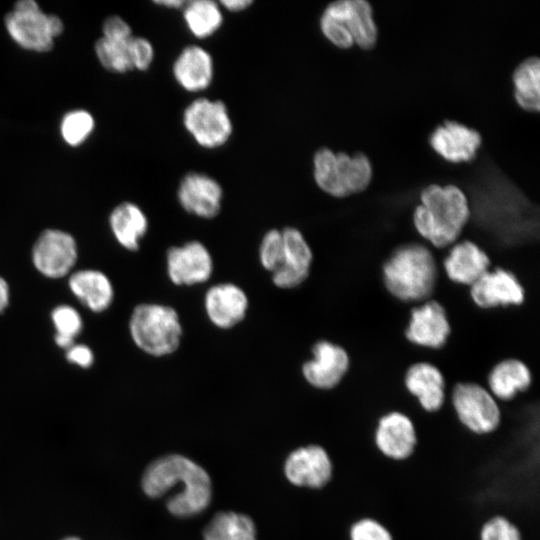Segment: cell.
Masks as SVG:
<instances>
[{
    "instance_id": "cell-5",
    "label": "cell",
    "mask_w": 540,
    "mask_h": 540,
    "mask_svg": "<svg viewBox=\"0 0 540 540\" xmlns=\"http://www.w3.org/2000/svg\"><path fill=\"white\" fill-rule=\"evenodd\" d=\"M312 164L316 185L336 198L364 191L372 179L371 162L361 152L350 156L345 152H334L321 147L315 151Z\"/></svg>"
},
{
    "instance_id": "cell-9",
    "label": "cell",
    "mask_w": 540,
    "mask_h": 540,
    "mask_svg": "<svg viewBox=\"0 0 540 540\" xmlns=\"http://www.w3.org/2000/svg\"><path fill=\"white\" fill-rule=\"evenodd\" d=\"M373 445L380 456L390 462L410 460L419 445L418 431L412 418L399 410L382 414L374 427Z\"/></svg>"
},
{
    "instance_id": "cell-30",
    "label": "cell",
    "mask_w": 540,
    "mask_h": 540,
    "mask_svg": "<svg viewBox=\"0 0 540 540\" xmlns=\"http://www.w3.org/2000/svg\"><path fill=\"white\" fill-rule=\"evenodd\" d=\"M129 40L117 41L101 36L95 42L94 51L103 68L119 74L133 71L128 46Z\"/></svg>"
},
{
    "instance_id": "cell-19",
    "label": "cell",
    "mask_w": 540,
    "mask_h": 540,
    "mask_svg": "<svg viewBox=\"0 0 540 540\" xmlns=\"http://www.w3.org/2000/svg\"><path fill=\"white\" fill-rule=\"evenodd\" d=\"M248 307L247 294L234 283L215 284L204 296L205 313L209 321L220 329H231L242 322Z\"/></svg>"
},
{
    "instance_id": "cell-12",
    "label": "cell",
    "mask_w": 540,
    "mask_h": 540,
    "mask_svg": "<svg viewBox=\"0 0 540 540\" xmlns=\"http://www.w3.org/2000/svg\"><path fill=\"white\" fill-rule=\"evenodd\" d=\"M284 473L297 487L321 489L334 474V464L328 451L321 445L309 444L293 450L285 460Z\"/></svg>"
},
{
    "instance_id": "cell-26",
    "label": "cell",
    "mask_w": 540,
    "mask_h": 540,
    "mask_svg": "<svg viewBox=\"0 0 540 540\" xmlns=\"http://www.w3.org/2000/svg\"><path fill=\"white\" fill-rule=\"evenodd\" d=\"M109 226L114 238L123 248L136 251L148 231L149 221L140 206L124 201L111 211Z\"/></svg>"
},
{
    "instance_id": "cell-35",
    "label": "cell",
    "mask_w": 540,
    "mask_h": 540,
    "mask_svg": "<svg viewBox=\"0 0 540 540\" xmlns=\"http://www.w3.org/2000/svg\"><path fill=\"white\" fill-rule=\"evenodd\" d=\"M348 540H395L391 529L376 517L355 519L348 529Z\"/></svg>"
},
{
    "instance_id": "cell-23",
    "label": "cell",
    "mask_w": 540,
    "mask_h": 540,
    "mask_svg": "<svg viewBox=\"0 0 540 540\" xmlns=\"http://www.w3.org/2000/svg\"><path fill=\"white\" fill-rule=\"evenodd\" d=\"M443 264L451 281L471 286L489 270L490 259L476 243L464 240L453 244Z\"/></svg>"
},
{
    "instance_id": "cell-31",
    "label": "cell",
    "mask_w": 540,
    "mask_h": 540,
    "mask_svg": "<svg viewBox=\"0 0 540 540\" xmlns=\"http://www.w3.org/2000/svg\"><path fill=\"white\" fill-rule=\"evenodd\" d=\"M51 320L56 330L54 340L58 347L67 350L83 328L79 312L70 305H59L51 312Z\"/></svg>"
},
{
    "instance_id": "cell-38",
    "label": "cell",
    "mask_w": 540,
    "mask_h": 540,
    "mask_svg": "<svg viewBox=\"0 0 540 540\" xmlns=\"http://www.w3.org/2000/svg\"><path fill=\"white\" fill-rule=\"evenodd\" d=\"M132 36V28L122 17L111 15L104 20L102 37L111 40L126 41Z\"/></svg>"
},
{
    "instance_id": "cell-6",
    "label": "cell",
    "mask_w": 540,
    "mask_h": 540,
    "mask_svg": "<svg viewBox=\"0 0 540 540\" xmlns=\"http://www.w3.org/2000/svg\"><path fill=\"white\" fill-rule=\"evenodd\" d=\"M5 29L21 48L38 53L50 51L64 30L60 17L44 13L33 0H20L5 15Z\"/></svg>"
},
{
    "instance_id": "cell-39",
    "label": "cell",
    "mask_w": 540,
    "mask_h": 540,
    "mask_svg": "<svg viewBox=\"0 0 540 540\" xmlns=\"http://www.w3.org/2000/svg\"><path fill=\"white\" fill-rule=\"evenodd\" d=\"M68 362L81 368H89L94 361L92 350L84 344L74 343L65 353Z\"/></svg>"
},
{
    "instance_id": "cell-25",
    "label": "cell",
    "mask_w": 540,
    "mask_h": 540,
    "mask_svg": "<svg viewBox=\"0 0 540 540\" xmlns=\"http://www.w3.org/2000/svg\"><path fill=\"white\" fill-rule=\"evenodd\" d=\"M487 383L489 392L496 400L507 402L531 386L532 374L523 361L507 358L491 369Z\"/></svg>"
},
{
    "instance_id": "cell-15",
    "label": "cell",
    "mask_w": 540,
    "mask_h": 540,
    "mask_svg": "<svg viewBox=\"0 0 540 540\" xmlns=\"http://www.w3.org/2000/svg\"><path fill=\"white\" fill-rule=\"evenodd\" d=\"M284 255L281 266L272 274L273 284L281 289H292L301 285L309 276L313 261L310 245L302 232L292 226L281 230Z\"/></svg>"
},
{
    "instance_id": "cell-8",
    "label": "cell",
    "mask_w": 540,
    "mask_h": 540,
    "mask_svg": "<svg viewBox=\"0 0 540 540\" xmlns=\"http://www.w3.org/2000/svg\"><path fill=\"white\" fill-rule=\"evenodd\" d=\"M454 414L468 432L486 436L496 432L502 421L497 400L488 389L475 382H459L451 391Z\"/></svg>"
},
{
    "instance_id": "cell-27",
    "label": "cell",
    "mask_w": 540,
    "mask_h": 540,
    "mask_svg": "<svg viewBox=\"0 0 540 540\" xmlns=\"http://www.w3.org/2000/svg\"><path fill=\"white\" fill-rule=\"evenodd\" d=\"M181 11L188 32L199 40L214 36L224 23L223 10L213 0L186 1Z\"/></svg>"
},
{
    "instance_id": "cell-18",
    "label": "cell",
    "mask_w": 540,
    "mask_h": 540,
    "mask_svg": "<svg viewBox=\"0 0 540 540\" xmlns=\"http://www.w3.org/2000/svg\"><path fill=\"white\" fill-rule=\"evenodd\" d=\"M470 296L480 308L520 305L525 291L517 277L503 268L486 271L470 286Z\"/></svg>"
},
{
    "instance_id": "cell-11",
    "label": "cell",
    "mask_w": 540,
    "mask_h": 540,
    "mask_svg": "<svg viewBox=\"0 0 540 540\" xmlns=\"http://www.w3.org/2000/svg\"><path fill=\"white\" fill-rule=\"evenodd\" d=\"M176 196L179 205L188 214L213 219L221 211L224 190L213 176L200 171H189L180 178Z\"/></svg>"
},
{
    "instance_id": "cell-2",
    "label": "cell",
    "mask_w": 540,
    "mask_h": 540,
    "mask_svg": "<svg viewBox=\"0 0 540 540\" xmlns=\"http://www.w3.org/2000/svg\"><path fill=\"white\" fill-rule=\"evenodd\" d=\"M420 200L413 213L417 232L437 248L455 244L471 215L465 193L452 184H431L422 190Z\"/></svg>"
},
{
    "instance_id": "cell-33",
    "label": "cell",
    "mask_w": 540,
    "mask_h": 540,
    "mask_svg": "<svg viewBox=\"0 0 540 540\" xmlns=\"http://www.w3.org/2000/svg\"><path fill=\"white\" fill-rule=\"evenodd\" d=\"M478 540H524L518 525L508 516L496 513L485 519L478 530Z\"/></svg>"
},
{
    "instance_id": "cell-16",
    "label": "cell",
    "mask_w": 540,
    "mask_h": 540,
    "mask_svg": "<svg viewBox=\"0 0 540 540\" xmlns=\"http://www.w3.org/2000/svg\"><path fill=\"white\" fill-rule=\"evenodd\" d=\"M171 72L181 89L189 93H201L207 90L214 80L213 56L201 45H186L173 60Z\"/></svg>"
},
{
    "instance_id": "cell-28",
    "label": "cell",
    "mask_w": 540,
    "mask_h": 540,
    "mask_svg": "<svg viewBox=\"0 0 540 540\" xmlns=\"http://www.w3.org/2000/svg\"><path fill=\"white\" fill-rule=\"evenodd\" d=\"M203 540H257L254 521L243 513H217L206 525Z\"/></svg>"
},
{
    "instance_id": "cell-22",
    "label": "cell",
    "mask_w": 540,
    "mask_h": 540,
    "mask_svg": "<svg viewBox=\"0 0 540 540\" xmlns=\"http://www.w3.org/2000/svg\"><path fill=\"white\" fill-rule=\"evenodd\" d=\"M406 390L427 413L440 411L446 400V383L441 371L431 363L412 364L404 376Z\"/></svg>"
},
{
    "instance_id": "cell-13",
    "label": "cell",
    "mask_w": 540,
    "mask_h": 540,
    "mask_svg": "<svg viewBox=\"0 0 540 540\" xmlns=\"http://www.w3.org/2000/svg\"><path fill=\"white\" fill-rule=\"evenodd\" d=\"M214 262L207 247L198 240L172 246L166 252V271L176 286L202 284L213 274Z\"/></svg>"
},
{
    "instance_id": "cell-32",
    "label": "cell",
    "mask_w": 540,
    "mask_h": 540,
    "mask_svg": "<svg viewBox=\"0 0 540 540\" xmlns=\"http://www.w3.org/2000/svg\"><path fill=\"white\" fill-rule=\"evenodd\" d=\"M95 120L93 115L84 109L68 111L60 122V135L63 141L71 146L82 145L93 133Z\"/></svg>"
},
{
    "instance_id": "cell-3",
    "label": "cell",
    "mask_w": 540,
    "mask_h": 540,
    "mask_svg": "<svg viewBox=\"0 0 540 540\" xmlns=\"http://www.w3.org/2000/svg\"><path fill=\"white\" fill-rule=\"evenodd\" d=\"M382 276L392 296L404 302H418L432 295L438 269L430 249L419 243H406L384 262Z\"/></svg>"
},
{
    "instance_id": "cell-34",
    "label": "cell",
    "mask_w": 540,
    "mask_h": 540,
    "mask_svg": "<svg viewBox=\"0 0 540 540\" xmlns=\"http://www.w3.org/2000/svg\"><path fill=\"white\" fill-rule=\"evenodd\" d=\"M283 255L284 243L281 230L274 228L266 231L259 246L261 266L266 271L273 273L281 266Z\"/></svg>"
},
{
    "instance_id": "cell-36",
    "label": "cell",
    "mask_w": 540,
    "mask_h": 540,
    "mask_svg": "<svg viewBox=\"0 0 540 540\" xmlns=\"http://www.w3.org/2000/svg\"><path fill=\"white\" fill-rule=\"evenodd\" d=\"M128 46L133 71H147L155 58V49L151 41L145 37L133 35Z\"/></svg>"
},
{
    "instance_id": "cell-1",
    "label": "cell",
    "mask_w": 540,
    "mask_h": 540,
    "mask_svg": "<svg viewBox=\"0 0 540 540\" xmlns=\"http://www.w3.org/2000/svg\"><path fill=\"white\" fill-rule=\"evenodd\" d=\"M144 493L166 499L167 510L180 518L203 512L212 498V483L206 470L180 454L162 456L151 462L141 478Z\"/></svg>"
},
{
    "instance_id": "cell-17",
    "label": "cell",
    "mask_w": 540,
    "mask_h": 540,
    "mask_svg": "<svg viewBox=\"0 0 540 540\" xmlns=\"http://www.w3.org/2000/svg\"><path fill=\"white\" fill-rule=\"evenodd\" d=\"M451 333L445 308L435 300L425 301L411 310L405 330L408 341L418 346L439 349Z\"/></svg>"
},
{
    "instance_id": "cell-20",
    "label": "cell",
    "mask_w": 540,
    "mask_h": 540,
    "mask_svg": "<svg viewBox=\"0 0 540 540\" xmlns=\"http://www.w3.org/2000/svg\"><path fill=\"white\" fill-rule=\"evenodd\" d=\"M433 150L452 163L473 161L481 146L480 133L456 121H445L429 136Z\"/></svg>"
},
{
    "instance_id": "cell-43",
    "label": "cell",
    "mask_w": 540,
    "mask_h": 540,
    "mask_svg": "<svg viewBox=\"0 0 540 540\" xmlns=\"http://www.w3.org/2000/svg\"><path fill=\"white\" fill-rule=\"evenodd\" d=\"M62 540H81V539L78 538V537L72 536V537H66V538H64V539H62Z\"/></svg>"
},
{
    "instance_id": "cell-37",
    "label": "cell",
    "mask_w": 540,
    "mask_h": 540,
    "mask_svg": "<svg viewBox=\"0 0 540 540\" xmlns=\"http://www.w3.org/2000/svg\"><path fill=\"white\" fill-rule=\"evenodd\" d=\"M319 26L324 37L336 47L346 49L354 44L347 28L337 19L322 13Z\"/></svg>"
},
{
    "instance_id": "cell-40",
    "label": "cell",
    "mask_w": 540,
    "mask_h": 540,
    "mask_svg": "<svg viewBox=\"0 0 540 540\" xmlns=\"http://www.w3.org/2000/svg\"><path fill=\"white\" fill-rule=\"evenodd\" d=\"M219 4L222 10L229 11L231 13H240L247 10L253 5L251 0H221Z\"/></svg>"
},
{
    "instance_id": "cell-10",
    "label": "cell",
    "mask_w": 540,
    "mask_h": 540,
    "mask_svg": "<svg viewBox=\"0 0 540 540\" xmlns=\"http://www.w3.org/2000/svg\"><path fill=\"white\" fill-rule=\"evenodd\" d=\"M78 258L74 237L59 229H46L32 247L34 267L47 278L58 279L70 273Z\"/></svg>"
},
{
    "instance_id": "cell-14",
    "label": "cell",
    "mask_w": 540,
    "mask_h": 540,
    "mask_svg": "<svg viewBox=\"0 0 540 540\" xmlns=\"http://www.w3.org/2000/svg\"><path fill=\"white\" fill-rule=\"evenodd\" d=\"M350 367L347 351L328 340H319L312 347V358L301 368L306 382L319 390L337 387Z\"/></svg>"
},
{
    "instance_id": "cell-42",
    "label": "cell",
    "mask_w": 540,
    "mask_h": 540,
    "mask_svg": "<svg viewBox=\"0 0 540 540\" xmlns=\"http://www.w3.org/2000/svg\"><path fill=\"white\" fill-rule=\"evenodd\" d=\"M185 3L186 1H183V0L154 1V4L157 6L164 7L166 9H176V10H182Z\"/></svg>"
},
{
    "instance_id": "cell-21",
    "label": "cell",
    "mask_w": 540,
    "mask_h": 540,
    "mask_svg": "<svg viewBox=\"0 0 540 540\" xmlns=\"http://www.w3.org/2000/svg\"><path fill=\"white\" fill-rule=\"evenodd\" d=\"M323 13L343 23L354 43L360 48L371 49L375 46L378 29L369 2L365 0H338L329 3Z\"/></svg>"
},
{
    "instance_id": "cell-29",
    "label": "cell",
    "mask_w": 540,
    "mask_h": 540,
    "mask_svg": "<svg viewBox=\"0 0 540 540\" xmlns=\"http://www.w3.org/2000/svg\"><path fill=\"white\" fill-rule=\"evenodd\" d=\"M514 97L517 104L529 112L540 109V61L529 57L522 61L512 75Z\"/></svg>"
},
{
    "instance_id": "cell-4",
    "label": "cell",
    "mask_w": 540,
    "mask_h": 540,
    "mask_svg": "<svg viewBox=\"0 0 540 540\" xmlns=\"http://www.w3.org/2000/svg\"><path fill=\"white\" fill-rule=\"evenodd\" d=\"M134 344L154 357L173 354L180 346L183 327L178 312L159 303L137 305L129 319Z\"/></svg>"
},
{
    "instance_id": "cell-41",
    "label": "cell",
    "mask_w": 540,
    "mask_h": 540,
    "mask_svg": "<svg viewBox=\"0 0 540 540\" xmlns=\"http://www.w3.org/2000/svg\"><path fill=\"white\" fill-rule=\"evenodd\" d=\"M10 291L6 280L0 277V313H2L9 304Z\"/></svg>"
},
{
    "instance_id": "cell-24",
    "label": "cell",
    "mask_w": 540,
    "mask_h": 540,
    "mask_svg": "<svg viewBox=\"0 0 540 540\" xmlns=\"http://www.w3.org/2000/svg\"><path fill=\"white\" fill-rule=\"evenodd\" d=\"M68 285L73 295L93 312H103L112 304V283L108 276L99 270H78L70 275Z\"/></svg>"
},
{
    "instance_id": "cell-7",
    "label": "cell",
    "mask_w": 540,
    "mask_h": 540,
    "mask_svg": "<svg viewBox=\"0 0 540 540\" xmlns=\"http://www.w3.org/2000/svg\"><path fill=\"white\" fill-rule=\"evenodd\" d=\"M182 125L192 140L206 150L226 145L234 130L226 103L203 96L186 105L182 112Z\"/></svg>"
}]
</instances>
